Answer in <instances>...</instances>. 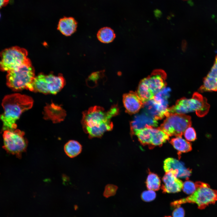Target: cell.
I'll list each match as a JSON object with an SVG mask.
<instances>
[{"label":"cell","mask_w":217,"mask_h":217,"mask_svg":"<svg viewBox=\"0 0 217 217\" xmlns=\"http://www.w3.org/2000/svg\"><path fill=\"white\" fill-rule=\"evenodd\" d=\"M118 112L119 108L116 105L107 111L99 106L91 107L83 113L82 124L85 131L90 137H101L105 132L112 129L111 118Z\"/></svg>","instance_id":"cell-1"},{"label":"cell","mask_w":217,"mask_h":217,"mask_svg":"<svg viewBox=\"0 0 217 217\" xmlns=\"http://www.w3.org/2000/svg\"><path fill=\"white\" fill-rule=\"evenodd\" d=\"M33 103L31 98L26 95L14 93L5 96L2 104L4 112L0 115L3 131L16 129V121L23 112L31 108Z\"/></svg>","instance_id":"cell-2"},{"label":"cell","mask_w":217,"mask_h":217,"mask_svg":"<svg viewBox=\"0 0 217 217\" xmlns=\"http://www.w3.org/2000/svg\"><path fill=\"white\" fill-rule=\"evenodd\" d=\"M210 107L207 99L196 92L191 98H181L178 100L174 105L168 108V116L171 114H185L195 112L198 116L202 117L208 113Z\"/></svg>","instance_id":"cell-3"},{"label":"cell","mask_w":217,"mask_h":217,"mask_svg":"<svg viewBox=\"0 0 217 217\" xmlns=\"http://www.w3.org/2000/svg\"><path fill=\"white\" fill-rule=\"evenodd\" d=\"M7 73V85L11 89L14 91L26 89L32 91L35 72L30 60Z\"/></svg>","instance_id":"cell-4"},{"label":"cell","mask_w":217,"mask_h":217,"mask_svg":"<svg viewBox=\"0 0 217 217\" xmlns=\"http://www.w3.org/2000/svg\"><path fill=\"white\" fill-rule=\"evenodd\" d=\"M197 189L190 195L172 202L171 206L176 207L187 203L197 204L200 209H205L210 204H214L217 201V191L210 188L207 183L200 181L195 183Z\"/></svg>","instance_id":"cell-5"},{"label":"cell","mask_w":217,"mask_h":217,"mask_svg":"<svg viewBox=\"0 0 217 217\" xmlns=\"http://www.w3.org/2000/svg\"><path fill=\"white\" fill-rule=\"evenodd\" d=\"M26 49L18 46L5 49L0 53V70L8 72L21 65L30 60Z\"/></svg>","instance_id":"cell-6"},{"label":"cell","mask_w":217,"mask_h":217,"mask_svg":"<svg viewBox=\"0 0 217 217\" xmlns=\"http://www.w3.org/2000/svg\"><path fill=\"white\" fill-rule=\"evenodd\" d=\"M24 136V132L17 129L3 131V148L8 153L20 158L27 146V140Z\"/></svg>","instance_id":"cell-7"},{"label":"cell","mask_w":217,"mask_h":217,"mask_svg":"<svg viewBox=\"0 0 217 217\" xmlns=\"http://www.w3.org/2000/svg\"><path fill=\"white\" fill-rule=\"evenodd\" d=\"M65 84V81L61 74L57 76L41 73L35 77L32 83V91L45 94H56Z\"/></svg>","instance_id":"cell-8"},{"label":"cell","mask_w":217,"mask_h":217,"mask_svg":"<svg viewBox=\"0 0 217 217\" xmlns=\"http://www.w3.org/2000/svg\"><path fill=\"white\" fill-rule=\"evenodd\" d=\"M191 117L185 114H174L166 117L159 128L169 137H181L191 125Z\"/></svg>","instance_id":"cell-9"},{"label":"cell","mask_w":217,"mask_h":217,"mask_svg":"<svg viewBox=\"0 0 217 217\" xmlns=\"http://www.w3.org/2000/svg\"><path fill=\"white\" fill-rule=\"evenodd\" d=\"M166 77V74L163 71L157 70L140 81L155 96L165 88Z\"/></svg>","instance_id":"cell-10"},{"label":"cell","mask_w":217,"mask_h":217,"mask_svg":"<svg viewBox=\"0 0 217 217\" xmlns=\"http://www.w3.org/2000/svg\"><path fill=\"white\" fill-rule=\"evenodd\" d=\"M163 168L165 172H170L177 178L187 180L192 173L191 170L186 168L178 160L172 158H168L164 162Z\"/></svg>","instance_id":"cell-11"},{"label":"cell","mask_w":217,"mask_h":217,"mask_svg":"<svg viewBox=\"0 0 217 217\" xmlns=\"http://www.w3.org/2000/svg\"><path fill=\"white\" fill-rule=\"evenodd\" d=\"M158 121L144 112L135 115L130 123L131 133L134 135L137 131L149 127H156Z\"/></svg>","instance_id":"cell-12"},{"label":"cell","mask_w":217,"mask_h":217,"mask_svg":"<svg viewBox=\"0 0 217 217\" xmlns=\"http://www.w3.org/2000/svg\"><path fill=\"white\" fill-rule=\"evenodd\" d=\"M167 104L153 99L143 103L144 112L158 121L167 116Z\"/></svg>","instance_id":"cell-13"},{"label":"cell","mask_w":217,"mask_h":217,"mask_svg":"<svg viewBox=\"0 0 217 217\" xmlns=\"http://www.w3.org/2000/svg\"><path fill=\"white\" fill-rule=\"evenodd\" d=\"M123 100L126 112L130 114L138 112L143 107V103L136 92L131 91L124 94Z\"/></svg>","instance_id":"cell-14"},{"label":"cell","mask_w":217,"mask_h":217,"mask_svg":"<svg viewBox=\"0 0 217 217\" xmlns=\"http://www.w3.org/2000/svg\"><path fill=\"white\" fill-rule=\"evenodd\" d=\"M198 91L201 93L217 91V55L213 66L206 76L203 78V84Z\"/></svg>","instance_id":"cell-15"},{"label":"cell","mask_w":217,"mask_h":217,"mask_svg":"<svg viewBox=\"0 0 217 217\" xmlns=\"http://www.w3.org/2000/svg\"><path fill=\"white\" fill-rule=\"evenodd\" d=\"M162 180L163 184L161 189L164 193H177L182 189L183 182L170 172H165Z\"/></svg>","instance_id":"cell-16"},{"label":"cell","mask_w":217,"mask_h":217,"mask_svg":"<svg viewBox=\"0 0 217 217\" xmlns=\"http://www.w3.org/2000/svg\"><path fill=\"white\" fill-rule=\"evenodd\" d=\"M158 132V128L149 127L137 131L134 135L142 145H147L149 148H152L157 140Z\"/></svg>","instance_id":"cell-17"},{"label":"cell","mask_w":217,"mask_h":217,"mask_svg":"<svg viewBox=\"0 0 217 217\" xmlns=\"http://www.w3.org/2000/svg\"><path fill=\"white\" fill-rule=\"evenodd\" d=\"M77 27V23L74 18L64 17L60 20L58 29L63 35L68 36L76 31Z\"/></svg>","instance_id":"cell-18"},{"label":"cell","mask_w":217,"mask_h":217,"mask_svg":"<svg viewBox=\"0 0 217 217\" xmlns=\"http://www.w3.org/2000/svg\"><path fill=\"white\" fill-rule=\"evenodd\" d=\"M170 143L178 152L180 155L182 153L190 151L192 149L191 143L183 139L181 137H178L172 138Z\"/></svg>","instance_id":"cell-19"},{"label":"cell","mask_w":217,"mask_h":217,"mask_svg":"<svg viewBox=\"0 0 217 217\" xmlns=\"http://www.w3.org/2000/svg\"><path fill=\"white\" fill-rule=\"evenodd\" d=\"M82 146L77 141L71 140L64 146V149L66 155L70 158H73L78 155L81 152Z\"/></svg>","instance_id":"cell-20"},{"label":"cell","mask_w":217,"mask_h":217,"mask_svg":"<svg viewBox=\"0 0 217 217\" xmlns=\"http://www.w3.org/2000/svg\"><path fill=\"white\" fill-rule=\"evenodd\" d=\"M97 36L98 40L103 43L112 42L115 37V34L111 28L105 27L100 29L98 31Z\"/></svg>","instance_id":"cell-21"},{"label":"cell","mask_w":217,"mask_h":217,"mask_svg":"<svg viewBox=\"0 0 217 217\" xmlns=\"http://www.w3.org/2000/svg\"><path fill=\"white\" fill-rule=\"evenodd\" d=\"M159 178L156 174L149 171L146 181V186L149 190L153 191L158 190L160 186Z\"/></svg>","instance_id":"cell-22"},{"label":"cell","mask_w":217,"mask_h":217,"mask_svg":"<svg viewBox=\"0 0 217 217\" xmlns=\"http://www.w3.org/2000/svg\"><path fill=\"white\" fill-rule=\"evenodd\" d=\"M197 187L195 183L187 181L183 183L182 189L184 193L187 194H191L196 190Z\"/></svg>","instance_id":"cell-23"},{"label":"cell","mask_w":217,"mask_h":217,"mask_svg":"<svg viewBox=\"0 0 217 217\" xmlns=\"http://www.w3.org/2000/svg\"><path fill=\"white\" fill-rule=\"evenodd\" d=\"M183 134L185 138L187 141H193L197 139L195 131L193 127H191L187 128Z\"/></svg>","instance_id":"cell-24"},{"label":"cell","mask_w":217,"mask_h":217,"mask_svg":"<svg viewBox=\"0 0 217 217\" xmlns=\"http://www.w3.org/2000/svg\"><path fill=\"white\" fill-rule=\"evenodd\" d=\"M156 194L154 191L150 190L143 192L141 196L142 200L146 202H149L154 200Z\"/></svg>","instance_id":"cell-25"},{"label":"cell","mask_w":217,"mask_h":217,"mask_svg":"<svg viewBox=\"0 0 217 217\" xmlns=\"http://www.w3.org/2000/svg\"><path fill=\"white\" fill-rule=\"evenodd\" d=\"M117 189L118 187L115 185L111 184H108L105 188L103 195L106 198L113 196L115 194Z\"/></svg>","instance_id":"cell-26"},{"label":"cell","mask_w":217,"mask_h":217,"mask_svg":"<svg viewBox=\"0 0 217 217\" xmlns=\"http://www.w3.org/2000/svg\"><path fill=\"white\" fill-rule=\"evenodd\" d=\"M184 210L181 206L175 207L172 213L173 217H184Z\"/></svg>","instance_id":"cell-27"},{"label":"cell","mask_w":217,"mask_h":217,"mask_svg":"<svg viewBox=\"0 0 217 217\" xmlns=\"http://www.w3.org/2000/svg\"><path fill=\"white\" fill-rule=\"evenodd\" d=\"M9 2V0H0V8L6 5Z\"/></svg>","instance_id":"cell-28"},{"label":"cell","mask_w":217,"mask_h":217,"mask_svg":"<svg viewBox=\"0 0 217 217\" xmlns=\"http://www.w3.org/2000/svg\"><path fill=\"white\" fill-rule=\"evenodd\" d=\"M164 217H171L170 216H165Z\"/></svg>","instance_id":"cell-29"},{"label":"cell","mask_w":217,"mask_h":217,"mask_svg":"<svg viewBox=\"0 0 217 217\" xmlns=\"http://www.w3.org/2000/svg\"><path fill=\"white\" fill-rule=\"evenodd\" d=\"M0 17H1V14H0Z\"/></svg>","instance_id":"cell-30"}]
</instances>
